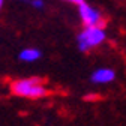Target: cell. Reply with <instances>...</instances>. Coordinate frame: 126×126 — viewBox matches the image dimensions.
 <instances>
[{
    "label": "cell",
    "mask_w": 126,
    "mask_h": 126,
    "mask_svg": "<svg viewBox=\"0 0 126 126\" xmlns=\"http://www.w3.org/2000/svg\"><path fill=\"white\" fill-rule=\"evenodd\" d=\"M2 6H3V0H0V9H2Z\"/></svg>",
    "instance_id": "9c48e42d"
},
{
    "label": "cell",
    "mask_w": 126,
    "mask_h": 126,
    "mask_svg": "<svg viewBox=\"0 0 126 126\" xmlns=\"http://www.w3.org/2000/svg\"><path fill=\"white\" fill-rule=\"evenodd\" d=\"M102 96L101 94H98V93H89V94H86L84 96V101L86 102H94V101H99Z\"/></svg>",
    "instance_id": "8992f818"
},
{
    "label": "cell",
    "mask_w": 126,
    "mask_h": 126,
    "mask_svg": "<svg viewBox=\"0 0 126 126\" xmlns=\"http://www.w3.org/2000/svg\"><path fill=\"white\" fill-rule=\"evenodd\" d=\"M30 5L33 6L35 9H42L45 2H44V0H30Z\"/></svg>",
    "instance_id": "52a82bcc"
},
{
    "label": "cell",
    "mask_w": 126,
    "mask_h": 126,
    "mask_svg": "<svg viewBox=\"0 0 126 126\" xmlns=\"http://www.w3.org/2000/svg\"><path fill=\"white\" fill-rule=\"evenodd\" d=\"M116 71L111 68H99L93 71L90 75V81L93 84H108L116 80Z\"/></svg>",
    "instance_id": "277c9868"
},
{
    "label": "cell",
    "mask_w": 126,
    "mask_h": 126,
    "mask_svg": "<svg viewBox=\"0 0 126 126\" xmlns=\"http://www.w3.org/2000/svg\"><path fill=\"white\" fill-rule=\"evenodd\" d=\"M11 92L18 98H26V99H39L47 96V90L44 80L39 77H30V78H20L15 80L11 84Z\"/></svg>",
    "instance_id": "6da1fadb"
},
{
    "label": "cell",
    "mask_w": 126,
    "mask_h": 126,
    "mask_svg": "<svg viewBox=\"0 0 126 126\" xmlns=\"http://www.w3.org/2000/svg\"><path fill=\"white\" fill-rule=\"evenodd\" d=\"M42 57V53L41 50L35 48V47H29V48H24L20 51L18 54V59L24 63H33V62H38L39 59Z\"/></svg>",
    "instance_id": "5b68a950"
},
{
    "label": "cell",
    "mask_w": 126,
    "mask_h": 126,
    "mask_svg": "<svg viewBox=\"0 0 126 126\" xmlns=\"http://www.w3.org/2000/svg\"><path fill=\"white\" fill-rule=\"evenodd\" d=\"M63 2H68V3H72V5H80L81 2H84V0H63Z\"/></svg>",
    "instance_id": "ba28073f"
},
{
    "label": "cell",
    "mask_w": 126,
    "mask_h": 126,
    "mask_svg": "<svg viewBox=\"0 0 126 126\" xmlns=\"http://www.w3.org/2000/svg\"><path fill=\"white\" fill-rule=\"evenodd\" d=\"M78 15H80V20L83 23L84 27H90V26H104V18L102 14L93 8L92 5L81 2L78 5Z\"/></svg>",
    "instance_id": "3957f363"
},
{
    "label": "cell",
    "mask_w": 126,
    "mask_h": 126,
    "mask_svg": "<svg viewBox=\"0 0 126 126\" xmlns=\"http://www.w3.org/2000/svg\"><path fill=\"white\" fill-rule=\"evenodd\" d=\"M107 39V32L104 26H90L84 27L77 36V45L81 53H87L96 47L102 45Z\"/></svg>",
    "instance_id": "7a4b0ae2"
}]
</instances>
